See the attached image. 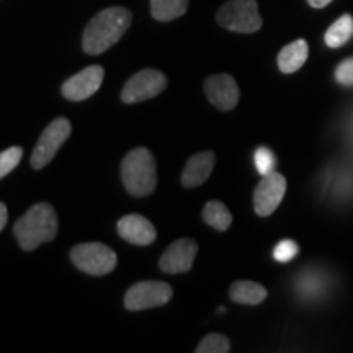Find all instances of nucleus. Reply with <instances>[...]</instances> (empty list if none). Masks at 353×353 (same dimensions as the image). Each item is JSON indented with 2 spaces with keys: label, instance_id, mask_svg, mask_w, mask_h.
I'll list each match as a JSON object with an SVG mask.
<instances>
[{
  "label": "nucleus",
  "instance_id": "9d476101",
  "mask_svg": "<svg viewBox=\"0 0 353 353\" xmlns=\"http://www.w3.org/2000/svg\"><path fill=\"white\" fill-rule=\"evenodd\" d=\"M105 70L101 65H88V68L82 69L81 72H77L76 76L69 77L68 81L63 83V95L68 100L72 101H82L87 100L88 97H92L99 90L101 82H103Z\"/></svg>",
  "mask_w": 353,
  "mask_h": 353
},
{
  "label": "nucleus",
  "instance_id": "6ab92c4d",
  "mask_svg": "<svg viewBox=\"0 0 353 353\" xmlns=\"http://www.w3.org/2000/svg\"><path fill=\"white\" fill-rule=\"evenodd\" d=\"M188 0H151V13L157 21H172L185 15Z\"/></svg>",
  "mask_w": 353,
  "mask_h": 353
},
{
  "label": "nucleus",
  "instance_id": "20e7f679",
  "mask_svg": "<svg viewBox=\"0 0 353 353\" xmlns=\"http://www.w3.org/2000/svg\"><path fill=\"white\" fill-rule=\"evenodd\" d=\"M218 23L234 33H255L262 28L263 20L255 0H229L218 10Z\"/></svg>",
  "mask_w": 353,
  "mask_h": 353
},
{
  "label": "nucleus",
  "instance_id": "f8f14e48",
  "mask_svg": "<svg viewBox=\"0 0 353 353\" xmlns=\"http://www.w3.org/2000/svg\"><path fill=\"white\" fill-rule=\"evenodd\" d=\"M198 252V244L193 239H179L172 242L169 249L161 257L159 267L162 272L176 275V273H187L192 270Z\"/></svg>",
  "mask_w": 353,
  "mask_h": 353
},
{
  "label": "nucleus",
  "instance_id": "dca6fc26",
  "mask_svg": "<svg viewBox=\"0 0 353 353\" xmlns=\"http://www.w3.org/2000/svg\"><path fill=\"white\" fill-rule=\"evenodd\" d=\"M267 290L265 286L255 281L249 280H239L232 283L231 290H229V296L234 303L245 304V306H257L267 298Z\"/></svg>",
  "mask_w": 353,
  "mask_h": 353
},
{
  "label": "nucleus",
  "instance_id": "f257e3e1",
  "mask_svg": "<svg viewBox=\"0 0 353 353\" xmlns=\"http://www.w3.org/2000/svg\"><path fill=\"white\" fill-rule=\"evenodd\" d=\"M131 19V12L125 7H110L97 13L83 30V51L90 56H97L110 50L128 32Z\"/></svg>",
  "mask_w": 353,
  "mask_h": 353
},
{
  "label": "nucleus",
  "instance_id": "6e6552de",
  "mask_svg": "<svg viewBox=\"0 0 353 353\" xmlns=\"http://www.w3.org/2000/svg\"><path fill=\"white\" fill-rule=\"evenodd\" d=\"M167 77L157 69H143L136 72L125 83L121 90V100L125 103H139V101L154 99L165 90Z\"/></svg>",
  "mask_w": 353,
  "mask_h": 353
},
{
  "label": "nucleus",
  "instance_id": "f3484780",
  "mask_svg": "<svg viewBox=\"0 0 353 353\" xmlns=\"http://www.w3.org/2000/svg\"><path fill=\"white\" fill-rule=\"evenodd\" d=\"M352 38H353V17L348 15V13L339 17V19L329 26L327 32L324 34L325 44H327L329 48H332V50L342 48L343 44H347Z\"/></svg>",
  "mask_w": 353,
  "mask_h": 353
},
{
  "label": "nucleus",
  "instance_id": "1a4fd4ad",
  "mask_svg": "<svg viewBox=\"0 0 353 353\" xmlns=\"http://www.w3.org/2000/svg\"><path fill=\"white\" fill-rule=\"evenodd\" d=\"M286 193V179L278 172L262 175V180L254 192V210L262 218L275 213Z\"/></svg>",
  "mask_w": 353,
  "mask_h": 353
},
{
  "label": "nucleus",
  "instance_id": "ddd939ff",
  "mask_svg": "<svg viewBox=\"0 0 353 353\" xmlns=\"http://www.w3.org/2000/svg\"><path fill=\"white\" fill-rule=\"evenodd\" d=\"M118 234L121 239L134 245H149L156 241V228L141 214H126L118 221Z\"/></svg>",
  "mask_w": 353,
  "mask_h": 353
},
{
  "label": "nucleus",
  "instance_id": "5701e85b",
  "mask_svg": "<svg viewBox=\"0 0 353 353\" xmlns=\"http://www.w3.org/2000/svg\"><path fill=\"white\" fill-rule=\"evenodd\" d=\"M298 254H299V245L296 244V242L291 241V239H285V241L278 242L275 250H273V259H275L276 262L286 263L296 257Z\"/></svg>",
  "mask_w": 353,
  "mask_h": 353
},
{
  "label": "nucleus",
  "instance_id": "b1692460",
  "mask_svg": "<svg viewBox=\"0 0 353 353\" xmlns=\"http://www.w3.org/2000/svg\"><path fill=\"white\" fill-rule=\"evenodd\" d=\"M335 79L341 85L353 87V57L342 61L335 69Z\"/></svg>",
  "mask_w": 353,
  "mask_h": 353
},
{
  "label": "nucleus",
  "instance_id": "393cba45",
  "mask_svg": "<svg viewBox=\"0 0 353 353\" xmlns=\"http://www.w3.org/2000/svg\"><path fill=\"white\" fill-rule=\"evenodd\" d=\"M7 219H8V211H7V206L3 205V203H0V232H2V229L6 228Z\"/></svg>",
  "mask_w": 353,
  "mask_h": 353
},
{
  "label": "nucleus",
  "instance_id": "9b49d317",
  "mask_svg": "<svg viewBox=\"0 0 353 353\" xmlns=\"http://www.w3.org/2000/svg\"><path fill=\"white\" fill-rule=\"evenodd\" d=\"M205 94L210 103L221 112H229L239 103V87L229 74H214L206 79Z\"/></svg>",
  "mask_w": 353,
  "mask_h": 353
},
{
  "label": "nucleus",
  "instance_id": "7ed1b4c3",
  "mask_svg": "<svg viewBox=\"0 0 353 353\" xmlns=\"http://www.w3.org/2000/svg\"><path fill=\"white\" fill-rule=\"evenodd\" d=\"M121 180L128 193L136 198L151 195L157 185L156 159L145 148L130 151L121 162Z\"/></svg>",
  "mask_w": 353,
  "mask_h": 353
},
{
  "label": "nucleus",
  "instance_id": "39448f33",
  "mask_svg": "<svg viewBox=\"0 0 353 353\" xmlns=\"http://www.w3.org/2000/svg\"><path fill=\"white\" fill-rule=\"evenodd\" d=\"M70 260L79 270L88 275L101 276L113 272L117 267V254L108 245L100 242H85L70 250Z\"/></svg>",
  "mask_w": 353,
  "mask_h": 353
},
{
  "label": "nucleus",
  "instance_id": "4be33fe9",
  "mask_svg": "<svg viewBox=\"0 0 353 353\" xmlns=\"http://www.w3.org/2000/svg\"><path fill=\"white\" fill-rule=\"evenodd\" d=\"M254 161H255V167H257L260 175H267V174H270V172L275 170L276 157L268 148H259L257 151H255Z\"/></svg>",
  "mask_w": 353,
  "mask_h": 353
},
{
  "label": "nucleus",
  "instance_id": "4468645a",
  "mask_svg": "<svg viewBox=\"0 0 353 353\" xmlns=\"http://www.w3.org/2000/svg\"><path fill=\"white\" fill-rule=\"evenodd\" d=\"M216 162L214 152L203 151L188 159L182 172V185L185 188L200 187L210 179Z\"/></svg>",
  "mask_w": 353,
  "mask_h": 353
},
{
  "label": "nucleus",
  "instance_id": "423d86ee",
  "mask_svg": "<svg viewBox=\"0 0 353 353\" xmlns=\"http://www.w3.org/2000/svg\"><path fill=\"white\" fill-rule=\"evenodd\" d=\"M72 131L70 121L68 118H56L54 121H51L46 126V130L41 132L37 145H34L33 154H32V167L33 169H43L54 159V156L59 151V148L63 145Z\"/></svg>",
  "mask_w": 353,
  "mask_h": 353
},
{
  "label": "nucleus",
  "instance_id": "f03ea898",
  "mask_svg": "<svg viewBox=\"0 0 353 353\" xmlns=\"http://www.w3.org/2000/svg\"><path fill=\"white\" fill-rule=\"evenodd\" d=\"M20 247L32 252L43 242H51L57 234V214L48 203H38L30 208L13 226Z\"/></svg>",
  "mask_w": 353,
  "mask_h": 353
},
{
  "label": "nucleus",
  "instance_id": "a878e982",
  "mask_svg": "<svg viewBox=\"0 0 353 353\" xmlns=\"http://www.w3.org/2000/svg\"><path fill=\"white\" fill-rule=\"evenodd\" d=\"M330 2H332V0H307V3L312 8H324V7H327Z\"/></svg>",
  "mask_w": 353,
  "mask_h": 353
},
{
  "label": "nucleus",
  "instance_id": "0eeeda50",
  "mask_svg": "<svg viewBox=\"0 0 353 353\" xmlns=\"http://www.w3.org/2000/svg\"><path fill=\"white\" fill-rule=\"evenodd\" d=\"M174 296V290L165 281H141L125 294V306L130 311H144L164 306Z\"/></svg>",
  "mask_w": 353,
  "mask_h": 353
},
{
  "label": "nucleus",
  "instance_id": "a211bd4d",
  "mask_svg": "<svg viewBox=\"0 0 353 353\" xmlns=\"http://www.w3.org/2000/svg\"><path fill=\"white\" fill-rule=\"evenodd\" d=\"M203 219H205L208 226L221 232L228 231L232 224L231 211L226 208L224 203L216 200L206 203V206L203 208Z\"/></svg>",
  "mask_w": 353,
  "mask_h": 353
},
{
  "label": "nucleus",
  "instance_id": "2eb2a0df",
  "mask_svg": "<svg viewBox=\"0 0 353 353\" xmlns=\"http://www.w3.org/2000/svg\"><path fill=\"white\" fill-rule=\"evenodd\" d=\"M309 46L304 39H296V41L286 44L283 50L278 54V69L283 74H293L299 70L307 61Z\"/></svg>",
  "mask_w": 353,
  "mask_h": 353
},
{
  "label": "nucleus",
  "instance_id": "aec40b11",
  "mask_svg": "<svg viewBox=\"0 0 353 353\" xmlns=\"http://www.w3.org/2000/svg\"><path fill=\"white\" fill-rule=\"evenodd\" d=\"M231 350V342L221 334H210L198 343L196 353H228Z\"/></svg>",
  "mask_w": 353,
  "mask_h": 353
},
{
  "label": "nucleus",
  "instance_id": "412c9836",
  "mask_svg": "<svg viewBox=\"0 0 353 353\" xmlns=\"http://www.w3.org/2000/svg\"><path fill=\"white\" fill-rule=\"evenodd\" d=\"M21 157H23V149L19 148V145H13V148H8L0 152V179L10 174L20 164Z\"/></svg>",
  "mask_w": 353,
  "mask_h": 353
}]
</instances>
